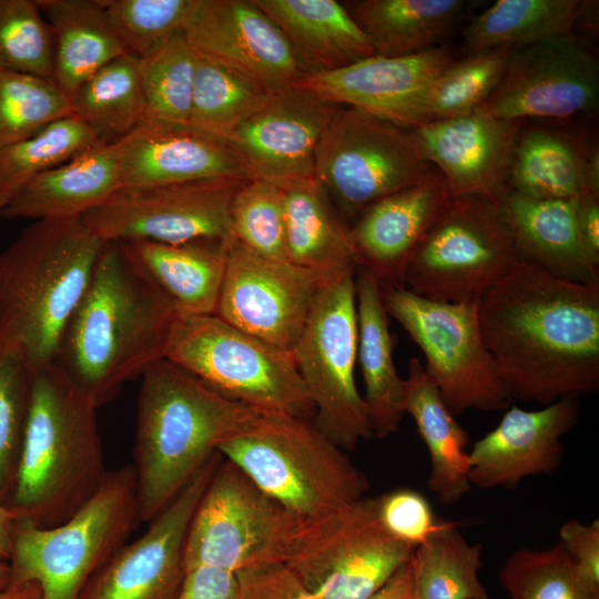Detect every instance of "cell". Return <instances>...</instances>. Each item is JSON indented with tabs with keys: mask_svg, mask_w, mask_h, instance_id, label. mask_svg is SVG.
I'll use <instances>...</instances> for the list:
<instances>
[{
	"mask_svg": "<svg viewBox=\"0 0 599 599\" xmlns=\"http://www.w3.org/2000/svg\"><path fill=\"white\" fill-rule=\"evenodd\" d=\"M477 313L511 399L547 406L599 389V283L570 282L520 258Z\"/></svg>",
	"mask_w": 599,
	"mask_h": 599,
	"instance_id": "1",
	"label": "cell"
},
{
	"mask_svg": "<svg viewBox=\"0 0 599 599\" xmlns=\"http://www.w3.org/2000/svg\"><path fill=\"white\" fill-rule=\"evenodd\" d=\"M177 313L120 242H104L53 365L99 408L164 358Z\"/></svg>",
	"mask_w": 599,
	"mask_h": 599,
	"instance_id": "2",
	"label": "cell"
},
{
	"mask_svg": "<svg viewBox=\"0 0 599 599\" xmlns=\"http://www.w3.org/2000/svg\"><path fill=\"white\" fill-rule=\"evenodd\" d=\"M261 414L166 358L150 365L141 376L131 464L141 522L165 509L220 445Z\"/></svg>",
	"mask_w": 599,
	"mask_h": 599,
	"instance_id": "3",
	"label": "cell"
},
{
	"mask_svg": "<svg viewBox=\"0 0 599 599\" xmlns=\"http://www.w3.org/2000/svg\"><path fill=\"white\" fill-rule=\"evenodd\" d=\"M97 405L53 364L34 373L31 405L11 494L17 519L48 528L74 515L105 470Z\"/></svg>",
	"mask_w": 599,
	"mask_h": 599,
	"instance_id": "4",
	"label": "cell"
},
{
	"mask_svg": "<svg viewBox=\"0 0 599 599\" xmlns=\"http://www.w3.org/2000/svg\"><path fill=\"white\" fill-rule=\"evenodd\" d=\"M103 243L80 217L34 221L0 252V345L34 372L53 364Z\"/></svg>",
	"mask_w": 599,
	"mask_h": 599,
	"instance_id": "5",
	"label": "cell"
},
{
	"mask_svg": "<svg viewBox=\"0 0 599 599\" xmlns=\"http://www.w3.org/2000/svg\"><path fill=\"white\" fill-rule=\"evenodd\" d=\"M217 451L303 519L356 501L369 489L365 474L312 419L261 414Z\"/></svg>",
	"mask_w": 599,
	"mask_h": 599,
	"instance_id": "6",
	"label": "cell"
},
{
	"mask_svg": "<svg viewBox=\"0 0 599 599\" xmlns=\"http://www.w3.org/2000/svg\"><path fill=\"white\" fill-rule=\"evenodd\" d=\"M140 522L133 466L110 470L94 495L65 521L42 528L16 520L10 582L35 581L43 599H79Z\"/></svg>",
	"mask_w": 599,
	"mask_h": 599,
	"instance_id": "7",
	"label": "cell"
},
{
	"mask_svg": "<svg viewBox=\"0 0 599 599\" xmlns=\"http://www.w3.org/2000/svg\"><path fill=\"white\" fill-rule=\"evenodd\" d=\"M164 358L221 395L257 412L313 419L314 406L291 352L216 315L177 313Z\"/></svg>",
	"mask_w": 599,
	"mask_h": 599,
	"instance_id": "8",
	"label": "cell"
},
{
	"mask_svg": "<svg viewBox=\"0 0 599 599\" xmlns=\"http://www.w3.org/2000/svg\"><path fill=\"white\" fill-rule=\"evenodd\" d=\"M303 521L233 463L221 459L186 530L185 571L204 566L236 573L255 565L284 564Z\"/></svg>",
	"mask_w": 599,
	"mask_h": 599,
	"instance_id": "9",
	"label": "cell"
},
{
	"mask_svg": "<svg viewBox=\"0 0 599 599\" xmlns=\"http://www.w3.org/2000/svg\"><path fill=\"white\" fill-rule=\"evenodd\" d=\"M520 260L498 205L449 197L414 252L405 288L448 303H478Z\"/></svg>",
	"mask_w": 599,
	"mask_h": 599,
	"instance_id": "10",
	"label": "cell"
},
{
	"mask_svg": "<svg viewBox=\"0 0 599 599\" xmlns=\"http://www.w3.org/2000/svg\"><path fill=\"white\" fill-rule=\"evenodd\" d=\"M355 274L325 283L292 349L314 406V425L345 451L374 438L355 382L357 361Z\"/></svg>",
	"mask_w": 599,
	"mask_h": 599,
	"instance_id": "11",
	"label": "cell"
},
{
	"mask_svg": "<svg viewBox=\"0 0 599 599\" xmlns=\"http://www.w3.org/2000/svg\"><path fill=\"white\" fill-rule=\"evenodd\" d=\"M380 290L388 316L423 352L424 367L454 416L509 407L512 399L485 345L477 303L433 301L405 287Z\"/></svg>",
	"mask_w": 599,
	"mask_h": 599,
	"instance_id": "12",
	"label": "cell"
},
{
	"mask_svg": "<svg viewBox=\"0 0 599 599\" xmlns=\"http://www.w3.org/2000/svg\"><path fill=\"white\" fill-rule=\"evenodd\" d=\"M433 170L408 130L349 106L337 109L314 160V177L344 222L353 223Z\"/></svg>",
	"mask_w": 599,
	"mask_h": 599,
	"instance_id": "13",
	"label": "cell"
},
{
	"mask_svg": "<svg viewBox=\"0 0 599 599\" xmlns=\"http://www.w3.org/2000/svg\"><path fill=\"white\" fill-rule=\"evenodd\" d=\"M413 552V547L385 529L376 499L365 496L304 519L284 564L319 599H365Z\"/></svg>",
	"mask_w": 599,
	"mask_h": 599,
	"instance_id": "14",
	"label": "cell"
},
{
	"mask_svg": "<svg viewBox=\"0 0 599 599\" xmlns=\"http://www.w3.org/2000/svg\"><path fill=\"white\" fill-rule=\"evenodd\" d=\"M246 181L206 179L122 186L80 219L103 242L230 241L232 204Z\"/></svg>",
	"mask_w": 599,
	"mask_h": 599,
	"instance_id": "15",
	"label": "cell"
},
{
	"mask_svg": "<svg viewBox=\"0 0 599 599\" xmlns=\"http://www.w3.org/2000/svg\"><path fill=\"white\" fill-rule=\"evenodd\" d=\"M327 282L292 262L260 256L231 238L214 315L267 344L292 352Z\"/></svg>",
	"mask_w": 599,
	"mask_h": 599,
	"instance_id": "16",
	"label": "cell"
},
{
	"mask_svg": "<svg viewBox=\"0 0 599 599\" xmlns=\"http://www.w3.org/2000/svg\"><path fill=\"white\" fill-rule=\"evenodd\" d=\"M599 64L572 33L512 47L504 75L479 108L501 120L565 119L597 106Z\"/></svg>",
	"mask_w": 599,
	"mask_h": 599,
	"instance_id": "17",
	"label": "cell"
},
{
	"mask_svg": "<svg viewBox=\"0 0 599 599\" xmlns=\"http://www.w3.org/2000/svg\"><path fill=\"white\" fill-rule=\"evenodd\" d=\"M222 459L216 453L175 499L125 542L89 580L79 599H179L185 578L184 540L191 517Z\"/></svg>",
	"mask_w": 599,
	"mask_h": 599,
	"instance_id": "18",
	"label": "cell"
},
{
	"mask_svg": "<svg viewBox=\"0 0 599 599\" xmlns=\"http://www.w3.org/2000/svg\"><path fill=\"white\" fill-rule=\"evenodd\" d=\"M184 35L195 54L268 93L305 74L287 39L254 0H196Z\"/></svg>",
	"mask_w": 599,
	"mask_h": 599,
	"instance_id": "19",
	"label": "cell"
},
{
	"mask_svg": "<svg viewBox=\"0 0 599 599\" xmlns=\"http://www.w3.org/2000/svg\"><path fill=\"white\" fill-rule=\"evenodd\" d=\"M454 59L443 45L402 57L372 55L346 67L303 74L294 85L409 130L426 123L425 99Z\"/></svg>",
	"mask_w": 599,
	"mask_h": 599,
	"instance_id": "20",
	"label": "cell"
},
{
	"mask_svg": "<svg viewBox=\"0 0 599 599\" xmlns=\"http://www.w3.org/2000/svg\"><path fill=\"white\" fill-rule=\"evenodd\" d=\"M339 105L292 87L229 135L251 179L281 185L314 176L319 140Z\"/></svg>",
	"mask_w": 599,
	"mask_h": 599,
	"instance_id": "21",
	"label": "cell"
},
{
	"mask_svg": "<svg viewBox=\"0 0 599 599\" xmlns=\"http://www.w3.org/2000/svg\"><path fill=\"white\" fill-rule=\"evenodd\" d=\"M522 121L475 112L409 129L424 158L441 174L448 194L496 205L508 192L511 155Z\"/></svg>",
	"mask_w": 599,
	"mask_h": 599,
	"instance_id": "22",
	"label": "cell"
},
{
	"mask_svg": "<svg viewBox=\"0 0 599 599\" xmlns=\"http://www.w3.org/2000/svg\"><path fill=\"white\" fill-rule=\"evenodd\" d=\"M579 415V397H565L536 410L509 407L468 451L470 485L510 488L526 477L552 474L562 460L564 437L578 424Z\"/></svg>",
	"mask_w": 599,
	"mask_h": 599,
	"instance_id": "23",
	"label": "cell"
},
{
	"mask_svg": "<svg viewBox=\"0 0 599 599\" xmlns=\"http://www.w3.org/2000/svg\"><path fill=\"white\" fill-rule=\"evenodd\" d=\"M115 144L120 187L206 179L252 180L229 140L190 123L145 119Z\"/></svg>",
	"mask_w": 599,
	"mask_h": 599,
	"instance_id": "24",
	"label": "cell"
},
{
	"mask_svg": "<svg viewBox=\"0 0 599 599\" xmlns=\"http://www.w3.org/2000/svg\"><path fill=\"white\" fill-rule=\"evenodd\" d=\"M449 197L434 169L365 210L349 226L358 267L369 271L380 286L405 287L407 265Z\"/></svg>",
	"mask_w": 599,
	"mask_h": 599,
	"instance_id": "25",
	"label": "cell"
},
{
	"mask_svg": "<svg viewBox=\"0 0 599 599\" xmlns=\"http://www.w3.org/2000/svg\"><path fill=\"white\" fill-rule=\"evenodd\" d=\"M119 187L116 144L98 142L30 181L0 211V217L33 222L81 217Z\"/></svg>",
	"mask_w": 599,
	"mask_h": 599,
	"instance_id": "26",
	"label": "cell"
},
{
	"mask_svg": "<svg viewBox=\"0 0 599 599\" xmlns=\"http://www.w3.org/2000/svg\"><path fill=\"white\" fill-rule=\"evenodd\" d=\"M498 207L521 260L570 282L599 283V268L588 261L579 241L575 200L508 191Z\"/></svg>",
	"mask_w": 599,
	"mask_h": 599,
	"instance_id": "27",
	"label": "cell"
},
{
	"mask_svg": "<svg viewBox=\"0 0 599 599\" xmlns=\"http://www.w3.org/2000/svg\"><path fill=\"white\" fill-rule=\"evenodd\" d=\"M288 261L328 281L355 274L358 258L349 226L313 177L278 185Z\"/></svg>",
	"mask_w": 599,
	"mask_h": 599,
	"instance_id": "28",
	"label": "cell"
},
{
	"mask_svg": "<svg viewBox=\"0 0 599 599\" xmlns=\"http://www.w3.org/2000/svg\"><path fill=\"white\" fill-rule=\"evenodd\" d=\"M275 22L305 73L329 71L375 55L345 4L336 0H254Z\"/></svg>",
	"mask_w": 599,
	"mask_h": 599,
	"instance_id": "29",
	"label": "cell"
},
{
	"mask_svg": "<svg viewBox=\"0 0 599 599\" xmlns=\"http://www.w3.org/2000/svg\"><path fill=\"white\" fill-rule=\"evenodd\" d=\"M357 311V359L365 393L363 396L374 438L398 430L404 412V379L394 363V341L389 331L380 284L366 268L355 273Z\"/></svg>",
	"mask_w": 599,
	"mask_h": 599,
	"instance_id": "30",
	"label": "cell"
},
{
	"mask_svg": "<svg viewBox=\"0 0 599 599\" xmlns=\"http://www.w3.org/2000/svg\"><path fill=\"white\" fill-rule=\"evenodd\" d=\"M120 243L133 263L180 313L215 314L226 267L229 241Z\"/></svg>",
	"mask_w": 599,
	"mask_h": 599,
	"instance_id": "31",
	"label": "cell"
},
{
	"mask_svg": "<svg viewBox=\"0 0 599 599\" xmlns=\"http://www.w3.org/2000/svg\"><path fill=\"white\" fill-rule=\"evenodd\" d=\"M404 412L413 418L429 453L428 489L443 505L458 502L471 488L468 437L416 357L409 359L404 378Z\"/></svg>",
	"mask_w": 599,
	"mask_h": 599,
	"instance_id": "32",
	"label": "cell"
},
{
	"mask_svg": "<svg viewBox=\"0 0 599 599\" xmlns=\"http://www.w3.org/2000/svg\"><path fill=\"white\" fill-rule=\"evenodd\" d=\"M54 40L52 81L67 95L124 54L101 0H37Z\"/></svg>",
	"mask_w": 599,
	"mask_h": 599,
	"instance_id": "33",
	"label": "cell"
},
{
	"mask_svg": "<svg viewBox=\"0 0 599 599\" xmlns=\"http://www.w3.org/2000/svg\"><path fill=\"white\" fill-rule=\"evenodd\" d=\"M464 6L460 0H361L346 8L375 55L402 57L440 45Z\"/></svg>",
	"mask_w": 599,
	"mask_h": 599,
	"instance_id": "34",
	"label": "cell"
},
{
	"mask_svg": "<svg viewBox=\"0 0 599 599\" xmlns=\"http://www.w3.org/2000/svg\"><path fill=\"white\" fill-rule=\"evenodd\" d=\"M586 149L565 132L541 126L519 131L509 166L508 191L551 200H576L586 187Z\"/></svg>",
	"mask_w": 599,
	"mask_h": 599,
	"instance_id": "35",
	"label": "cell"
},
{
	"mask_svg": "<svg viewBox=\"0 0 599 599\" xmlns=\"http://www.w3.org/2000/svg\"><path fill=\"white\" fill-rule=\"evenodd\" d=\"M72 115L103 143H116L145 120L140 60L122 54L81 83L70 95Z\"/></svg>",
	"mask_w": 599,
	"mask_h": 599,
	"instance_id": "36",
	"label": "cell"
},
{
	"mask_svg": "<svg viewBox=\"0 0 599 599\" xmlns=\"http://www.w3.org/2000/svg\"><path fill=\"white\" fill-rule=\"evenodd\" d=\"M579 0H498L475 16L463 35L467 49L478 52L520 47L571 34Z\"/></svg>",
	"mask_w": 599,
	"mask_h": 599,
	"instance_id": "37",
	"label": "cell"
},
{
	"mask_svg": "<svg viewBox=\"0 0 599 599\" xmlns=\"http://www.w3.org/2000/svg\"><path fill=\"white\" fill-rule=\"evenodd\" d=\"M483 547L469 544L456 526L439 521L413 552L414 599H486L479 580Z\"/></svg>",
	"mask_w": 599,
	"mask_h": 599,
	"instance_id": "38",
	"label": "cell"
},
{
	"mask_svg": "<svg viewBox=\"0 0 599 599\" xmlns=\"http://www.w3.org/2000/svg\"><path fill=\"white\" fill-rule=\"evenodd\" d=\"M98 142L94 133L71 114L26 140L0 149V211L39 174Z\"/></svg>",
	"mask_w": 599,
	"mask_h": 599,
	"instance_id": "39",
	"label": "cell"
},
{
	"mask_svg": "<svg viewBox=\"0 0 599 599\" xmlns=\"http://www.w3.org/2000/svg\"><path fill=\"white\" fill-rule=\"evenodd\" d=\"M498 580L510 599H599V587L582 576L560 542L514 550Z\"/></svg>",
	"mask_w": 599,
	"mask_h": 599,
	"instance_id": "40",
	"label": "cell"
},
{
	"mask_svg": "<svg viewBox=\"0 0 599 599\" xmlns=\"http://www.w3.org/2000/svg\"><path fill=\"white\" fill-rule=\"evenodd\" d=\"M271 94L253 81L197 57L189 123L227 140Z\"/></svg>",
	"mask_w": 599,
	"mask_h": 599,
	"instance_id": "41",
	"label": "cell"
},
{
	"mask_svg": "<svg viewBox=\"0 0 599 599\" xmlns=\"http://www.w3.org/2000/svg\"><path fill=\"white\" fill-rule=\"evenodd\" d=\"M140 60L145 119L189 123L197 55L177 32Z\"/></svg>",
	"mask_w": 599,
	"mask_h": 599,
	"instance_id": "42",
	"label": "cell"
},
{
	"mask_svg": "<svg viewBox=\"0 0 599 599\" xmlns=\"http://www.w3.org/2000/svg\"><path fill=\"white\" fill-rule=\"evenodd\" d=\"M511 47L470 53L453 61L432 82L425 99L426 123L478 110L499 84Z\"/></svg>",
	"mask_w": 599,
	"mask_h": 599,
	"instance_id": "43",
	"label": "cell"
},
{
	"mask_svg": "<svg viewBox=\"0 0 599 599\" xmlns=\"http://www.w3.org/2000/svg\"><path fill=\"white\" fill-rule=\"evenodd\" d=\"M71 114L69 97L52 79L0 70V149Z\"/></svg>",
	"mask_w": 599,
	"mask_h": 599,
	"instance_id": "44",
	"label": "cell"
},
{
	"mask_svg": "<svg viewBox=\"0 0 599 599\" xmlns=\"http://www.w3.org/2000/svg\"><path fill=\"white\" fill-rule=\"evenodd\" d=\"M54 40L37 0H0V70L52 78Z\"/></svg>",
	"mask_w": 599,
	"mask_h": 599,
	"instance_id": "45",
	"label": "cell"
},
{
	"mask_svg": "<svg viewBox=\"0 0 599 599\" xmlns=\"http://www.w3.org/2000/svg\"><path fill=\"white\" fill-rule=\"evenodd\" d=\"M231 230L232 238L248 251L266 258L288 261L278 185L257 179L246 181L232 204Z\"/></svg>",
	"mask_w": 599,
	"mask_h": 599,
	"instance_id": "46",
	"label": "cell"
},
{
	"mask_svg": "<svg viewBox=\"0 0 599 599\" xmlns=\"http://www.w3.org/2000/svg\"><path fill=\"white\" fill-rule=\"evenodd\" d=\"M196 0H101L125 54L142 59L183 32Z\"/></svg>",
	"mask_w": 599,
	"mask_h": 599,
	"instance_id": "47",
	"label": "cell"
},
{
	"mask_svg": "<svg viewBox=\"0 0 599 599\" xmlns=\"http://www.w3.org/2000/svg\"><path fill=\"white\" fill-rule=\"evenodd\" d=\"M34 373L17 351L0 345V500L3 504L14 483Z\"/></svg>",
	"mask_w": 599,
	"mask_h": 599,
	"instance_id": "48",
	"label": "cell"
},
{
	"mask_svg": "<svg viewBox=\"0 0 599 599\" xmlns=\"http://www.w3.org/2000/svg\"><path fill=\"white\" fill-rule=\"evenodd\" d=\"M375 499L385 529L414 549L438 526L430 504L419 491L398 488Z\"/></svg>",
	"mask_w": 599,
	"mask_h": 599,
	"instance_id": "49",
	"label": "cell"
},
{
	"mask_svg": "<svg viewBox=\"0 0 599 599\" xmlns=\"http://www.w3.org/2000/svg\"><path fill=\"white\" fill-rule=\"evenodd\" d=\"M235 576L238 599H319L283 562L251 566Z\"/></svg>",
	"mask_w": 599,
	"mask_h": 599,
	"instance_id": "50",
	"label": "cell"
},
{
	"mask_svg": "<svg viewBox=\"0 0 599 599\" xmlns=\"http://www.w3.org/2000/svg\"><path fill=\"white\" fill-rule=\"evenodd\" d=\"M560 544L578 566L582 576L599 587V520L589 524L572 519L559 530Z\"/></svg>",
	"mask_w": 599,
	"mask_h": 599,
	"instance_id": "51",
	"label": "cell"
},
{
	"mask_svg": "<svg viewBox=\"0 0 599 599\" xmlns=\"http://www.w3.org/2000/svg\"><path fill=\"white\" fill-rule=\"evenodd\" d=\"M179 599H238L234 572L213 567H195L185 571Z\"/></svg>",
	"mask_w": 599,
	"mask_h": 599,
	"instance_id": "52",
	"label": "cell"
},
{
	"mask_svg": "<svg viewBox=\"0 0 599 599\" xmlns=\"http://www.w3.org/2000/svg\"><path fill=\"white\" fill-rule=\"evenodd\" d=\"M579 241L588 261L599 268V196L585 193L575 200Z\"/></svg>",
	"mask_w": 599,
	"mask_h": 599,
	"instance_id": "53",
	"label": "cell"
},
{
	"mask_svg": "<svg viewBox=\"0 0 599 599\" xmlns=\"http://www.w3.org/2000/svg\"><path fill=\"white\" fill-rule=\"evenodd\" d=\"M412 557L382 587L365 599H414V566Z\"/></svg>",
	"mask_w": 599,
	"mask_h": 599,
	"instance_id": "54",
	"label": "cell"
},
{
	"mask_svg": "<svg viewBox=\"0 0 599 599\" xmlns=\"http://www.w3.org/2000/svg\"><path fill=\"white\" fill-rule=\"evenodd\" d=\"M17 518L0 500V561L8 562L12 554L13 531Z\"/></svg>",
	"mask_w": 599,
	"mask_h": 599,
	"instance_id": "55",
	"label": "cell"
},
{
	"mask_svg": "<svg viewBox=\"0 0 599 599\" xmlns=\"http://www.w3.org/2000/svg\"><path fill=\"white\" fill-rule=\"evenodd\" d=\"M0 599H43V593L35 581L10 582L0 591Z\"/></svg>",
	"mask_w": 599,
	"mask_h": 599,
	"instance_id": "56",
	"label": "cell"
},
{
	"mask_svg": "<svg viewBox=\"0 0 599 599\" xmlns=\"http://www.w3.org/2000/svg\"><path fill=\"white\" fill-rule=\"evenodd\" d=\"M10 567L8 562L0 561V591L10 583Z\"/></svg>",
	"mask_w": 599,
	"mask_h": 599,
	"instance_id": "57",
	"label": "cell"
},
{
	"mask_svg": "<svg viewBox=\"0 0 599 599\" xmlns=\"http://www.w3.org/2000/svg\"><path fill=\"white\" fill-rule=\"evenodd\" d=\"M486 599H489V598H486Z\"/></svg>",
	"mask_w": 599,
	"mask_h": 599,
	"instance_id": "58",
	"label": "cell"
}]
</instances>
